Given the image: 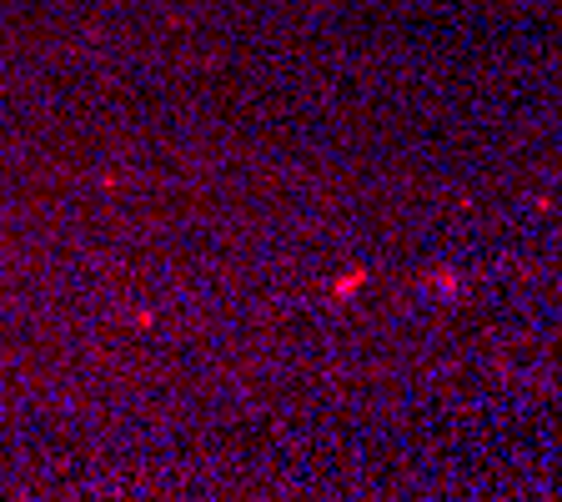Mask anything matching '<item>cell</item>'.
<instances>
[{
    "label": "cell",
    "instance_id": "cell-1",
    "mask_svg": "<svg viewBox=\"0 0 562 502\" xmlns=\"http://www.w3.org/2000/svg\"><path fill=\"white\" fill-rule=\"evenodd\" d=\"M362 281H367V267H351L347 277L331 281V297H337V302H347V297H357V287H362Z\"/></svg>",
    "mask_w": 562,
    "mask_h": 502
},
{
    "label": "cell",
    "instance_id": "cell-2",
    "mask_svg": "<svg viewBox=\"0 0 562 502\" xmlns=\"http://www.w3.org/2000/svg\"><path fill=\"white\" fill-rule=\"evenodd\" d=\"M432 281H437V287H442V292H447V297H452V292H457V277H452V271H437V277H432Z\"/></svg>",
    "mask_w": 562,
    "mask_h": 502
}]
</instances>
